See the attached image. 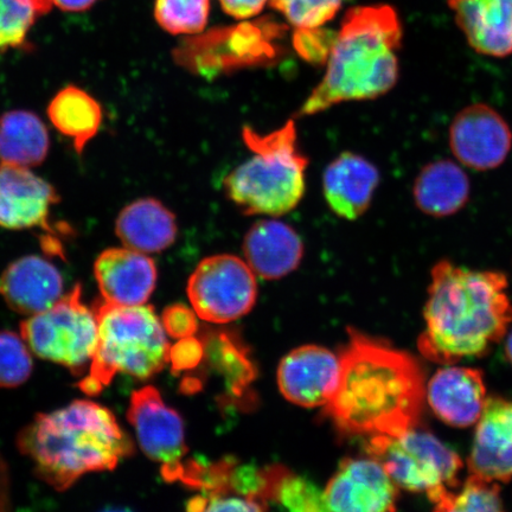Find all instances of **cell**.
Masks as SVG:
<instances>
[{
    "label": "cell",
    "instance_id": "6da1fadb",
    "mask_svg": "<svg viewBox=\"0 0 512 512\" xmlns=\"http://www.w3.org/2000/svg\"><path fill=\"white\" fill-rule=\"evenodd\" d=\"M339 360L338 386L325 406L338 428L375 437L418 427L426 387L414 357L351 331Z\"/></svg>",
    "mask_w": 512,
    "mask_h": 512
},
{
    "label": "cell",
    "instance_id": "7a4b0ae2",
    "mask_svg": "<svg viewBox=\"0 0 512 512\" xmlns=\"http://www.w3.org/2000/svg\"><path fill=\"white\" fill-rule=\"evenodd\" d=\"M418 348L427 360L453 366L488 352L507 334L512 304L503 273L471 271L452 262L432 270Z\"/></svg>",
    "mask_w": 512,
    "mask_h": 512
},
{
    "label": "cell",
    "instance_id": "3957f363",
    "mask_svg": "<svg viewBox=\"0 0 512 512\" xmlns=\"http://www.w3.org/2000/svg\"><path fill=\"white\" fill-rule=\"evenodd\" d=\"M402 41V24L392 6L349 10L332 42L324 78L297 117L315 115L343 102L374 100L392 91L400 78Z\"/></svg>",
    "mask_w": 512,
    "mask_h": 512
},
{
    "label": "cell",
    "instance_id": "277c9868",
    "mask_svg": "<svg viewBox=\"0 0 512 512\" xmlns=\"http://www.w3.org/2000/svg\"><path fill=\"white\" fill-rule=\"evenodd\" d=\"M19 451L38 478L57 491L68 490L92 472L112 471L133 453V443L110 409L78 400L38 414L18 435Z\"/></svg>",
    "mask_w": 512,
    "mask_h": 512
},
{
    "label": "cell",
    "instance_id": "5b68a950",
    "mask_svg": "<svg viewBox=\"0 0 512 512\" xmlns=\"http://www.w3.org/2000/svg\"><path fill=\"white\" fill-rule=\"evenodd\" d=\"M242 138L253 156L224 179L229 200L246 215L290 213L303 200L309 165L299 150L296 121L265 136L246 126Z\"/></svg>",
    "mask_w": 512,
    "mask_h": 512
},
{
    "label": "cell",
    "instance_id": "8992f818",
    "mask_svg": "<svg viewBox=\"0 0 512 512\" xmlns=\"http://www.w3.org/2000/svg\"><path fill=\"white\" fill-rule=\"evenodd\" d=\"M98 342L89 373L79 384L88 396L99 395L118 374L150 379L169 362L170 344L162 319L151 306H120L98 300Z\"/></svg>",
    "mask_w": 512,
    "mask_h": 512
},
{
    "label": "cell",
    "instance_id": "52a82bcc",
    "mask_svg": "<svg viewBox=\"0 0 512 512\" xmlns=\"http://www.w3.org/2000/svg\"><path fill=\"white\" fill-rule=\"evenodd\" d=\"M369 457L379 462L398 488L425 492L431 503L446 489H456L462 459L434 435L418 427L394 435L370 437Z\"/></svg>",
    "mask_w": 512,
    "mask_h": 512
},
{
    "label": "cell",
    "instance_id": "ba28073f",
    "mask_svg": "<svg viewBox=\"0 0 512 512\" xmlns=\"http://www.w3.org/2000/svg\"><path fill=\"white\" fill-rule=\"evenodd\" d=\"M21 336L42 360L61 364L75 375L91 364L98 342V319L82 302L81 286L21 324Z\"/></svg>",
    "mask_w": 512,
    "mask_h": 512
},
{
    "label": "cell",
    "instance_id": "9c48e42d",
    "mask_svg": "<svg viewBox=\"0 0 512 512\" xmlns=\"http://www.w3.org/2000/svg\"><path fill=\"white\" fill-rule=\"evenodd\" d=\"M188 296L197 317L217 324L233 322L255 305V273L238 256H209L190 275Z\"/></svg>",
    "mask_w": 512,
    "mask_h": 512
},
{
    "label": "cell",
    "instance_id": "30bf717a",
    "mask_svg": "<svg viewBox=\"0 0 512 512\" xmlns=\"http://www.w3.org/2000/svg\"><path fill=\"white\" fill-rule=\"evenodd\" d=\"M127 419L136 431L140 448L147 457L162 465L169 482L182 480V459L188 452L181 416L165 405L155 387H144L132 394Z\"/></svg>",
    "mask_w": 512,
    "mask_h": 512
},
{
    "label": "cell",
    "instance_id": "8fae6325",
    "mask_svg": "<svg viewBox=\"0 0 512 512\" xmlns=\"http://www.w3.org/2000/svg\"><path fill=\"white\" fill-rule=\"evenodd\" d=\"M453 156L466 168L484 172L499 168L512 149V131L495 108L473 104L463 108L450 126Z\"/></svg>",
    "mask_w": 512,
    "mask_h": 512
},
{
    "label": "cell",
    "instance_id": "7c38bea8",
    "mask_svg": "<svg viewBox=\"0 0 512 512\" xmlns=\"http://www.w3.org/2000/svg\"><path fill=\"white\" fill-rule=\"evenodd\" d=\"M398 497V485L371 457L345 459L324 490L328 511H394Z\"/></svg>",
    "mask_w": 512,
    "mask_h": 512
},
{
    "label": "cell",
    "instance_id": "4fadbf2b",
    "mask_svg": "<svg viewBox=\"0 0 512 512\" xmlns=\"http://www.w3.org/2000/svg\"><path fill=\"white\" fill-rule=\"evenodd\" d=\"M339 375L341 360L334 352L318 345H304L281 361L278 386L285 399L294 405L322 407L334 396Z\"/></svg>",
    "mask_w": 512,
    "mask_h": 512
},
{
    "label": "cell",
    "instance_id": "5bb4252c",
    "mask_svg": "<svg viewBox=\"0 0 512 512\" xmlns=\"http://www.w3.org/2000/svg\"><path fill=\"white\" fill-rule=\"evenodd\" d=\"M60 202L56 189L28 168L0 166V227L11 230L42 228L54 234L49 217Z\"/></svg>",
    "mask_w": 512,
    "mask_h": 512
},
{
    "label": "cell",
    "instance_id": "9a60e30c",
    "mask_svg": "<svg viewBox=\"0 0 512 512\" xmlns=\"http://www.w3.org/2000/svg\"><path fill=\"white\" fill-rule=\"evenodd\" d=\"M94 274L102 299L113 305H145L157 284L155 261L127 247L102 252L95 260Z\"/></svg>",
    "mask_w": 512,
    "mask_h": 512
},
{
    "label": "cell",
    "instance_id": "2e32d148",
    "mask_svg": "<svg viewBox=\"0 0 512 512\" xmlns=\"http://www.w3.org/2000/svg\"><path fill=\"white\" fill-rule=\"evenodd\" d=\"M426 396L434 414L458 428L476 425L488 400L482 371L454 364L433 375Z\"/></svg>",
    "mask_w": 512,
    "mask_h": 512
},
{
    "label": "cell",
    "instance_id": "e0dca14e",
    "mask_svg": "<svg viewBox=\"0 0 512 512\" xmlns=\"http://www.w3.org/2000/svg\"><path fill=\"white\" fill-rule=\"evenodd\" d=\"M380 182V171L370 160L343 152L324 171V197L338 217L355 221L367 213Z\"/></svg>",
    "mask_w": 512,
    "mask_h": 512
},
{
    "label": "cell",
    "instance_id": "ac0fdd59",
    "mask_svg": "<svg viewBox=\"0 0 512 512\" xmlns=\"http://www.w3.org/2000/svg\"><path fill=\"white\" fill-rule=\"evenodd\" d=\"M470 453L469 471L495 482L512 479V402L501 398L486 400L477 421Z\"/></svg>",
    "mask_w": 512,
    "mask_h": 512
},
{
    "label": "cell",
    "instance_id": "d6986e66",
    "mask_svg": "<svg viewBox=\"0 0 512 512\" xmlns=\"http://www.w3.org/2000/svg\"><path fill=\"white\" fill-rule=\"evenodd\" d=\"M0 294L11 310L34 316L63 297V279L57 268L38 255L12 262L0 277Z\"/></svg>",
    "mask_w": 512,
    "mask_h": 512
},
{
    "label": "cell",
    "instance_id": "ffe728a7",
    "mask_svg": "<svg viewBox=\"0 0 512 512\" xmlns=\"http://www.w3.org/2000/svg\"><path fill=\"white\" fill-rule=\"evenodd\" d=\"M454 21L476 53L512 55V0H447Z\"/></svg>",
    "mask_w": 512,
    "mask_h": 512
},
{
    "label": "cell",
    "instance_id": "44dd1931",
    "mask_svg": "<svg viewBox=\"0 0 512 512\" xmlns=\"http://www.w3.org/2000/svg\"><path fill=\"white\" fill-rule=\"evenodd\" d=\"M243 253L256 275L274 280L297 270L304 256V245L296 230L287 223L260 220L248 230Z\"/></svg>",
    "mask_w": 512,
    "mask_h": 512
},
{
    "label": "cell",
    "instance_id": "7402d4cb",
    "mask_svg": "<svg viewBox=\"0 0 512 512\" xmlns=\"http://www.w3.org/2000/svg\"><path fill=\"white\" fill-rule=\"evenodd\" d=\"M176 216L156 198H140L118 215L115 234L123 245L144 254L160 253L177 239Z\"/></svg>",
    "mask_w": 512,
    "mask_h": 512
},
{
    "label": "cell",
    "instance_id": "603a6c76",
    "mask_svg": "<svg viewBox=\"0 0 512 512\" xmlns=\"http://www.w3.org/2000/svg\"><path fill=\"white\" fill-rule=\"evenodd\" d=\"M471 184L462 166L450 159L434 160L421 169L413 185L416 207L443 219L456 215L470 200Z\"/></svg>",
    "mask_w": 512,
    "mask_h": 512
},
{
    "label": "cell",
    "instance_id": "cb8c5ba5",
    "mask_svg": "<svg viewBox=\"0 0 512 512\" xmlns=\"http://www.w3.org/2000/svg\"><path fill=\"white\" fill-rule=\"evenodd\" d=\"M50 138L35 113L11 111L0 117V166L32 168L46 160Z\"/></svg>",
    "mask_w": 512,
    "mask_h": 512
},
{
    "label": "cell",
    "instance_id": "d4e9b609",
    "mask_svg": "<svg viewBox=\"0 0 512 512\" xmlns=\"http://www.w3.org/2000/svg\"><path fill=\"white\" fill-rule=\"evenodd\" d=\"M48 115L56 130L72 140L79 155L98 134L102 124L99 102L76 86L64 87L54 96Z\"/></svg>",
    "mask_w": 512,
    "mask_h": 512
},
{
    "label": "cell",
    "instance_id": "484cf974",
    "mask_svg": "<svg viewBox=\"0 0 512 512\" xmlns=\"http://www.w3.org/2000/svg\"><path fill=\"white\" fill-rule=\"evenodd\" d=\"M437 511H502L501 490L495 480L472 475L456 489H446L432 502Z\"/></svg>",
    "mask_w": 512,
    "mask_h": 512
},
{
    "label": "cell",
    "instance_id": "4316f807",
    "mask_svg": "<svg viewBox=\"0 0 512 512\" xmlns=\"http://www.w3.org/2000/svg\"><path fill=\"white\" fill-rule=\"evenodd\" d=\"M265 498L275 499L292 511H328L324 491L307 480L293 476L280 467L265 473Z\"/></svg>",
    "mask_w": 512,
    "mask_h": 512
},
{
    "label": "cell",
    "instance_id": "83f0119b",
    "mask_svg": "<svg viewBox=\"0 0 512 512\" xmlns=\"http://www.w3.org/2000/svg\"><path fill=\"white\" fill-rule=\"evenodd\" d=\"M53 5V0H0V51L22 47L37 19Z\"/></svg>",
    "mask_w": 512,
    "mask_h": 512
},
{
    "label": "cell",
    "instance_id": "f1b7e54d",
    "mask_svg": "<svg viewBox=\"0 0 512 512\" xmlns=\"http://www.w3.org/2000/svg\"><path fill=\"white\" fill-rule=\"evenodd\" d=\"M210 0H156L159 27L172 35L198 34L207 27Z\"/></svg>",
    "mask_w": 512,
    "mask_h": 512
},
{
    "label": "cell",
    "instance_id": "f546056e",
    "mask_svg": "<svg viewBox=\"0 0 512 512\" xmlns=\"http://www.w3.org/2000/svg\"><path fill=\"white\" fill-rule=\"evenodd\" d=\"M31 350L22 336L0 331V388H16L30 379Z\"/></svg>",
    "mask_w": 512,
    "mask_h": 512
},
{
    "label": "cell",
    "instance_id": "4dcf8cb0",
    "mask_svg": "<svg viewBox=\"0 0 512 512\" xmlns=\"http://www.w3.org/2000/svg\"><path fill=\"white\" fill-rule=\"evenodd\" d=\"M270 3L299 30L323 27L336 17L343 0H270Z\"/></svg>",
    "mask_w": 512,
    "mask_h": 512
},
{
    "label": "cell",
    "instance_id": "1f68e13d",
    "mask_svg": "<svg viewBox=\"0 0 512 512\" xmlns=\"http://www.w3.org/2000/svg\"><path fill=\"white\" fill-rule=\"evenodd\" d=\"M189 509L196 511H261L265 507L254 498L209 495L192 499Z\"/></svg>",
    "mask_w": 512,
    "mask_h": 512
},
{
    "label": "cell",
    "instance_id": "d6a6232c",
    "mask_svg": "<svg viewBox=\"0 0 512 512\" xmlns=\"http://www.w3.org/2000/svg\"><path fill=\"white\" fill-rule=\"evenodd\" d=\"M195 311L184 305H172L163 313L162 324L166 334L182 339L191 337L198 328Z\"/></svg>",
    "mask_w": 512,
    "mask_h": 512
},
{
    "label": "cell",
    "instance_id": "836d02e7",
    "mask_svg": "<svg viewBox=\"0 0 512 512\" xmlns=\"http://www.w3.org/2000/svg\"><path fill=\"white\" fill-rule=\"evenodd\" d=\"M203 348L194 337L179 339V342L170 347L169 362L174 370H187L201 362Z\"/></svg>",
    "mask_w": 512,
    "mask_h": 512
},
{
    "label": "cell",
    "instance_id": "e575fe53",
    "mask_svg": "<svg viewBox=\"0 0 512 512\" xmlns=\"http://www.w3.org/2000/svg\"><path fill=\"white\" fill-rule=\"evenodd\" d=\"M270 0H220L226 14L236 19H249L259 15Z\"/></svg>",
    "mask_w": 512,
    "mask_h": 512
},
{
    "label": "cell",
    "instance_id": "d590c367",
    "mask_svg": "<svg viewBox=\"0 0 512 512\" xmlns=\"http://www.w3.org/2000/svg\"><path fill=\"white\" fill-rule=\"evenodd\" d=\"M10 503V480L8 466L0 457V511L9 508Z\"/></svg>",
    "mask_w": 512,
    "mask_h": 512
},
{
    "label": "cell",
    "instance_id": "8d00e7d4",
    "mask_svg": "<svg viewBox=\"0 0 512 512\" xmlns=\"http://www.w3.org/2000/svg\"><path fill=\"white\" fill-rule=\"evenodd\" d=\"M99 0H53V4L62 11L83 12L92 9Z\"/></svg>",
    "mask_w": 512,
    "mask_h": 512
},
{
    "label": "cell",
    "instance_id": "74e56055",
    "mask_svg": "<svg viewBox=\"0 0 512 512\" xmlns=\"http://www.w3.org/2000/svg\"><path fill=\"white\" fill-rule=\"evenodd\" d=\"M505 354H507L508 360L512 366V334L508 338L507 345H505Z\"/></svg>",
    "mask_w": 512,
    "mask_h": 512
}]
</instances>
